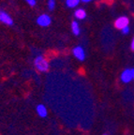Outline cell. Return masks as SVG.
<instances>
[{"label": "cell", "mask_w": 134, "mask_h": 135, "mask_svg": "<svg viewBox=\"0 0 134 135\" xmlns=\"http://www.w3.org/2000/svg\"><path fill=\"white\" fill-rule=\"evenodd\" d=\"M93 0H81V2L83 3H89V2H92Z\"/></svg>", "instance_id": "obj_15"}, {"label": "cell", "mask_w": 134, "mask_h": 135, "mask_svg": "<svg viewBox=\"0 0 134 135\" xmlns=\"http://www.w3.org/2000/svg\"><path fill=\"white\" fill-rule=\"evenodd\" d=\"M55 5H56V1L55 0H48L47 1V7L50 11H54L55 8Z\"/></svg>", "instance_id": "obj_11"}, {"label": "cell", "mask_w": 134, "mask_h": 135, "mask_svg": "<svg viewBox=\"0 0 134 135\" xmlns=\"http://www.w3.org/2000/svg\"><path fill=\"white\" fill-rule=\"evenodd\" d=\"M131 73H132V78L134 80V69H131Z\"/></svg>", "instance_id": "obj_16"}, {"label": "cell", "mask_w": 134, "mask_h": 135, "mask_svg": "<svg viewBox=\"0 0 134 135\" xmlns=\"http://www.w3.org/2000/svg\"><path fill=\"white\" fill-rule=\"evenodd\" d=\"M25 2L30 7H35L37 5V0H25Z\"/></svg>", "instance_id": "obj_13"}, {"label": "cell", "mask_w": 134, "mask_h": 135, "mask_svg": "<svg viewBox=\"0 0 134 135\" xmlns=\"http://www.w3.org/2000/svg\"><path fill=\"white\" fill-rule=\"evenodd\" d=\"M34 66L39 71L41 72H46L48 71L49 68H50V64H49L48 60L42 55H38L34 60Z\"/></svg>", "instance_id": "obj_1"}, {"label": "cell", "mask_w": 134, "mask_h": 135, "mask_svg": "<svg viewBox=\"0 0 134 135\" xmlns=\"http://www.w3.org/2000/svg\"><path fill=\"white\" fill-rule=\"evenodd\" d=\"M36 111H37V114L40 116V117H46L47 116V108L43 105V104H39L36 108Z\"/></svg>", "instance_id": "obj_8"}, {"label": "cell", "mask_w": 134, "mask_h": 135, "mask_svg": "<svg viewBox=\"0 0 134 135\" xmlns=\"http://www.w3.org/2000/svg\"><path fill=\"white\" fill-rule=\"evenodd\" d=\"M128 23H130V19H128V17L127 16H120V17H118L117 19L115 20L113 25H114L115 28L121 30L123 27L128 25Z\"/></svg>", "instance_id": "obj_4"}, {"label": "cell", "mask_w": 134, "mask_h": 135, "mask_svg": "<svg viewBox=\"0 0 134 135\" xmlns=\"http://www.w3.org/2000/svg\"><path fill=\"white\" fill-rule=\"evenodd\" d=\"M81 0H66V6L69 8H75L79 6Z\"/></svg>", "instance_id": "obj_10"}, {"label": "cell", "mask_w": 134, "mask_h": 135, "mask_svg": "<svg viewBox=\"0 0 134 135\" xmlns=\"http://www.w3.org/2000/svg\"><path fill=\"white\" fill-rule=\"evenodd\" d=\"M130 25H127V26H125V27H123L121 29V33L123 34V35H128V33H130Z\"/></svg>", "instance_id": "obj_12"}, {"label": "cell", "mask_w": 134, "mask_h": 135, "mask_svg": "<svg viewBox=\"0 0 134 135\" xmlns=\"http://www.w3.org/2000/svg\"><path fill=\"white\" fill-rule=\"evenodd\" d=\"M37 23H38V25L41 26V27H47V26H49L52 23V18L47 13L40 14L37 18Z\"/></svg>", "instance_id": "obj_2"}, {"label": "cell", "mask_w": 134, "mask_h": 135, "mask_svg": "<svg viewBox=\"0 0 134 135\" xmlns=\"http://www.w3.org/2000/svg\"><path fill=\"white\" fill-rule=\"evenodd\" d=\"M120 80L125 84H128L131 81H133L132 78V73H131V69H126L125 70H123V72L120 75Z\"/></svg>", "instance_id": "obj_6"}, {"label": "cell", "mask_w": 134, "mask_h": 135, "mask_svg": "<svg viewBox=\"0 0 134 135\" xmlns=\"http://www.w3.org/2000/svg\"><path fill=\"white\" fill-rule=\"evenodd\" d=\"M74 17L76 20H84L86 18V11H84V8H78L77 9H75L74 11Z\"/></svg>", "instance_id": "obj_7"}, {"label": "cell", "mask_w": 134, "mask_h": 135, "mask_svg": "<svg viewBox=\"0 0 134 135\" xmlns=\"http://www.w3.org/2000/svg\"><path fill=\"white\" fill-rule=\"evenodd\" d=\"M130 48H131L132 51H134V37H133V38H132V40H131V43H130Z\"/></svg>", "instance_id": "obj_14"}, {"label": "cell", "mask_w": 134, "mask_h": 135, "mask_svg": "<svg viewBox=\"0 0 134 135\" xmlns=\"http://www.w3.org/2000/svg\"><path fill=\"white\" fill-rule=\"evenodd\" d=\"M72 54H73L74 57L76 59H78L79 61H84V59H85V51H84V47L80 46V45L74 47L73 50H72Z\"/></svg>", "instance_id": "obj_3"}, {"label": "cell", "mask_w": 134, "mask_h": 135, "mask_svg": "<svg viewBox=\"0 0 134 135\" xmlns=\"http://www.w3.org/2000/svg\"><path fill=\"white\" fill-rule=\"evenodd\" d=\"M0 22L5 23L6 25H13V19L11 15L5 11L0 8Z\"/></svg>", "instance_id": "obj_5"}, {"label": "cell", "mask_w": 134, "mask_h": 135, "mask_svg": "<svg viewBox=\"0 0 134 135\" xmlns=\"http://www.w3.org/2000/svg\"><path fill=\"white\" fill-rule=\"evenodd\" d=\"M104 135H106V134H104Z\"/></svg>", "instance_id": "obj_17"}, {"label": "cell", "mask_w": 134, "mask_h": 135, "mask_svg": "<svg viewBox=\"0 0 134 135\" xmlns=\"http://www.w3.org/2000/svg\"><path fill=\"white\" fill-rule=\"evenodd\" d=\"M71 31H72L73 35H75V36H79L80 34H81V27H80L78 21H76V20L71 22Z\"/></svg>", "instance_id": "obj_9"}]
</instances>
